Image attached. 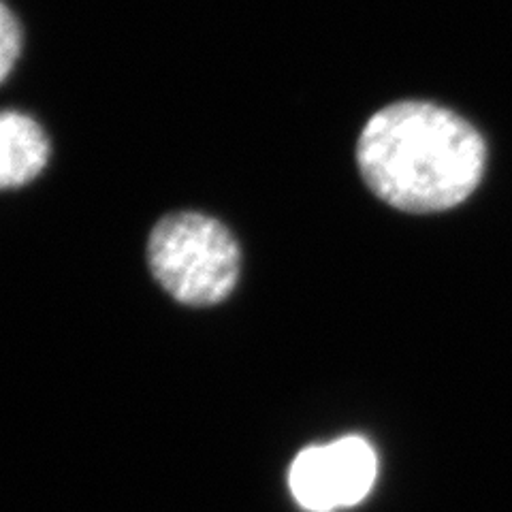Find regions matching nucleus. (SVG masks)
Wrapping results in <instances>:
<instances>
[{
  "label": "nucleus",
  "instance_id": "20e7f679",
  "mask_svg": "<svg viewBox=\"0 0 512 512\" xmlns=\"http://www.w3.org/2000/svg\"><path fill=\"white\" fill-rule=\"evenodd\" d=\"M50 154V139L35 118L18 109L0 111V190L35 182Z\"/></svg>",
  "mask_w": 512,
  "mask_h": 512
},
{
  "label": "nucleus",
  "instance_id": "7ed1b4c3",
  "mask_svg": "<svg viewBox=\"0 0 512 512\" xmlns=\"http://www.w3.org/2000/svg\"><path fill=\"white\" fill-rule=\"evenodd\" d=\"M378 455L361 436L308 446L288 468L293 500L308 512H333L361 504L376 485Z\"/></svg>",
  "mask_w": 512,
  "mask_h": 512
},
{
  "label": "nucleus",
  "instance_id": "f03ea898",
  "mask_svg": "<svg viewBox=\"0 0 512 512\" xmlns=\"http://www.w3.org/2000/svg\"><path fill=\"white\" fill-rule=\"evenodd\" d=\"M146 254L160 288L190 308H212L229 299L242 271V250L233 233L201 212L160 218Z\"/></svg>",
  "mask_w": 512,
  "mask_h": 512
},
{
  "label": "nucleus",
  "instance_id": "39448f33",
  "mask_svg": "<svg viewBox=\"0 0 512 512\" xmlns=\"http://www.w3.org/2000/svg\"><path fill=\"white\" fill-rule=\"evenodd\" d=\"M22 26L15 13L0 0V84L15 69L22 54Z\"/></svg>",
  "mask_w": 512,
  "mask_h": 512
},
{
  "label": "nucleus",
  "instance_id": "f257e3e1",
  "mask_svg": "<svg viewBox=\"0 0 512 512\" xmlns=\"http://www.w3.org/2000/svg\"><path fill=\"white\" fill-rule=\"evenodd\" d=\"M489 163L487 135L455 107L431 99L380 105L355 143L363 186L408 218H438L466 207L483 188Z\"/></svg>",
  "mask_w": 512,
  "mask_h": 512
}]
</instances>
